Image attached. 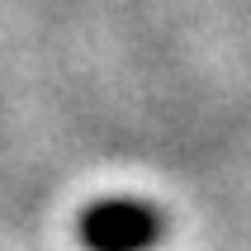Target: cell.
Masks as SVG:
<instances>
[{
    "label": "cell",
    "mask_w": 251,
    "mask_h": 251,
    "mask_svg": "<svg viewBox=\"0 0 251 251\" xmlns=\"http://www.w3.org/2000/svg\"><path fill=\"white\" fill-rule=\"evenodd\" d=\"M81 247L85 251H152L166 232L161 213L147 209V204H133V199H104V204H90L81 213Z\"/></svg>",
    "instance_id": "6da1fadb"
}]
</instances>
